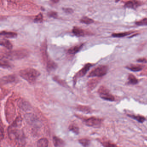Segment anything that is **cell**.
<instances>
[{
	"label": "cell",
	"mask_w": 147,
	"mask_h": 147,
	"mask_svg": "<svg viewBox=\"0 0 147 147\" xmlns=\"http://www.w3.org/2000/svg\"><path fill=\"white\" fill-rule=\"evenodd\" d=\"M47 69L49 72H51L56 68L57 65L52 60L49 59L47 63Z\"/></svg>",
	"instance_id": "obj_15"
},
{
	"label": "cell",
	"mask_w": 147,
	"mask_h": 147,
	"mask_svg": "<svg viewBox=\"0 0 147 147\" xmlns=\"http://www.w3.org/2000/svg\"><path fill=\"white\" fill-rule=\"evenodd\" d=\"M92 66V65L91 64V63H88L86 64V65L84 66V67L76 74V75L74 77V82H76V79H77V78L82 77V76L85 75L87 73L88 71L89 70V69H90V68H91Z\"/></svg>",
	"instance_id": "obj_7"
},
{
	"label": "cell",
	"mask_w": 147,
	"mask_h": 147,
	"mask_svg": "<svg viewBox=\"0 0 147 147\" xmlns=\"http://www.w3.org/2000/svg\"><path fill=\"white\" fill-rule=\"evenodd\" d=\"M101 144L104 147H118L116 144L109 142V141H105L101 142Z\"/></svg>",
	"instance_id": "obj_25"
},
{
	"label": "cell",
	"mask_w": 147,
	"mask_h": 147,
	"mask_svg": "<svg viewBox=\"0 0 147 147\" xmlns=\"http://www.w3.org/2000/svg\"><path fill=\"white\" fill-rule=\"evenodd\" d=\"M138 5H139L138 3L136 1H128L125 3V6L126 7H128V8L134 9V8H136L138 6Z\"/></svg>",
	"instance_id": "obj_18"
},
{
	"label": "cell",
	"mask_w": 147,
	"mask_h": 147,
	"mask_svg": "<svg viewBox=\"0 0 147 147\" xmlns=\"http://www.w3.org/2000/svg\"><path fill=\"white\" fill-rule=\"evenodd\" d=\"M73 33L77 37L84 36L86 35L85 31L81 28L78 27H74L73 28Z\"/></svg>",
	"instance_id": "obj_11"
},
{
	"label": "cell",
	"mask_w": 147,
	"mask_h": 147,
	"mask_svg": "<svg viewBox=\"0 0 147 147\" xmlns=\"http://www.w3.org/2000/svg\"><path fill=\"white\" fill-rule=\"evenodd\" d=\"M20 75L24 80L29 83H34L36 80L40 73L36 69L33 68H27L22 69L20 71Z\"/></svg>",
	"instance_id": "obj_1"
},
{
	"label": "cell",
	"mask_w": 147,
	"mask_h": 147,
	"mask_svg": "<svg viewBox=\"0 0 147 147\" xmlns=\"http://www.w3.org/2000/svg\"><path fill=\"white\" fill-rule=\"evenodd\" d=\"M49 141L46 138H42L38 141L37 147H48Z\"/></svg>",
	"instance_id": "obj_16"
},
{
	"label": "cell",
	"mask_w": 147,
	"mask_h": 147,
	"mask_svg": "<svg viewBox=\"0 0 147 147\" xmlns=\"http://www.w3.org/2000/svg\"><path fill=\"white\" fill-rule=\"evenodd\" d=\"M69 130L73 131L75 134H78L79 133V127L74 125H69Z\"/></svg>",
	"instance_id": "obj_28"
},
{
	"label": "cell",
	"mask_w": 147,
	"mask_h": 147,
	"mask_svg": "<svg viewBox=\"0 0 147 147\" xmlns=\"http://www.w3.org/2000/svg\"><path fill=\"white\" fill-rule=\"evenodd\" d=\"M136 24L138 26L147 25V18L144 19L136 23Z\"/></svg>",
	"instance_id": "obj_30"
},
{
	"label": "cell",
	"mask_w": 147,
	"mask_h": 147,
	"mask_svg": "<svg viewBox=\"0 0 147 147\" xmlns=\"http://www.w3.org/2000/svg\"><path fill=\"white\" fill-rule=\"evenodd\" d=\"M43 19V16L42 13H40L35 17L34 21L36 23H41L42 22Z\"/></svg>",
	"instance_id": "obj_26"
},
{
	"label": "cell",
	"mask_w": 147,
	"mask_h": 147,
	"mask_svg": "<svg viewBox=\"0 0 147 147\" xmlns=\"http://www.w3.org/2000/svg\"><path fill=\"white\" fill-rule=\"evenodd\" d=\"M1 36H4L7 38H14L17 37L18 34L16 32H7L5 31H1L0 33Z\"/></svg>",
	"instance_id": "obj_13"
},
{
	"label": "cell",
	"mask_w": 147,
	"mask_h": 147,
	"mask_svg": "<svg viewBox=\"0 0 147 147\" xmlns=\"http://www.w3.org/2000/svg\"><path fill=\"white\" fill-rule=\"evenodd\" d=\"M48 15L50 17L54 18H57V13L55 11H51L48 13Z\"/></svg>",
	"instance_id": "obj_31"
},
{
	"label": "cell",
	"mask_w": 147,
	"mask_h": 147,
	"mask_svg": "<svg viewBox=\"0 0 147 147\" xmlns=\"http://www.w3.org/2000/svg\"><path fill=\"white\" fill-rule=\"evenodd\" d=\"M128 79H129V83L130 84L135 85V84H137L138 82L137 79L134 76V75L132 74H130L129 75Z\"/></svg>",
	"instance_id": "obj_23"
},
{
	"label": "cell",
	"mask_w": 147,
	"mask_h": 147,
	"mask_svg": "<svg viewBox=\"0 0 147 147\" xmlns=\"http://www.w3.org/2000/svg\"><path fill=\"white\" fill-rule=\"evenodd\" d=\"M15 80V76L14 75L7 76L2 77L1 80V83L5 84V83H10L13 82Z\"/></svg>",
	"instance_id": "obj_10"
},
{
	"label": "cell",
	"mask_w": 147,
	"mask_h": 147,
	"mask_svg": "<svg viewBox=\"0 0 147 147\" xmlns=\"http://www.w3.org/2000/svg\"><path fill=\"white\" fill-rule=\"evenodd\" d=\"M129 117H130L131 118L133 119H136L137 121L140 123H143L144 122L145 120V118L143 116H141V115H128Z\"/></svg>",
	"instance_id": "obj_17"
},
{
	"label": "cell",
	"mask_w": 147,
	"mask_h": 147,
	"mask_svg": "<svg viewBox=\"0 0 147 147\" xmlns=\"http://www.w3.org/2000/svg\"><path fill=\"white\" fill-rule=\"evenodd\" d=\"M18 105L19 107L24 111H28L31 107L30 105H29V103L24 100H20L18 101Z\"/></svg>",
	"instance_id": "obj_9"
},
{
	"label": "cell",
	"mask_w": 147,
	"mask_h": 147,
	"mask_svg": "<svg viewBox=\"0 0 147 147\" xmlns=\"http://www.w3.org/2000/svg\"><path fill=\"white\" fill-rule=\"evenodd\" d=\"M127 68L134 72H138L142 70V68L140 66L136 65H131L127 67Z\"/></svg>",
	"instance_id": "obj_24"
},
{
	"label": "cell",
	"mask_w": 147,
	"mask_h": 147,
	"mask_svg": "<svg viewBox=\"0 0 147 147\" xmlns=\"http://www.w3.org/2000/svg\"><path fill=\"white\" fill-rule=\"evenodd\" d=\"M18 122L19 119L16 120L8 129V134L11 139L18 140L21 136V131L18 127Z\"/></svg>",
	"instance_id": "obj_3"
},
{
	"label": "cell",
	"mask_w": 147,
	"mask_h": 147,
	"mask_svg": "<svg viewBox=\"0 0 147 147\" xmlns=\"http://www.w3.org/2000/svg\"><path fill=\"white\" fill-rule=\"evenodd\" d=\"M0 45L9 50H11L13 48L12 44L9 40L6 39H1L0 41Z\"/></svg>",
	"instance_id": "obj_14"
},
{
	"label": "cell",
	"mask_w": 147,
	"mask_h": 147,
	"mask_svg": "<svg viewBox=\"0 0 147 147\" xmlns=\"http://www.w3.org/2000/svg\"><path fill=\"white\" fill-rule=\"evenodd\" d=\"M79 143L84 147H88L90 144V141L87 138H82L79 140Z\"/></svg>",
	"instance_id": "obj_19"
},
{
	"label": "cell",
	"mask_w": 147,
	"mask_h": 147,
	"mask_svg": "<svg viewBox=\"0 0 147 147\" xmlns=\"http://www.w3.org/2000/svg\"><path fill=\"white\" fill-rule=\"evenodd\" d=\"M1 67L3 68H8L11 67V65L6 59L2 58L1 59Z\"/></svg>",
	"instance_id": "obj_20"
},
{
	"label": "cell",
	"mask_w": 147,
	"mask_h": 147,
	"mask_svg": "<svg viewBox=\"0 0 147 147\" xmlns=\"http://www.w3.org/2000/svg\"><path fill=\"white\" fill-rule=\"evenodd\" d=\"M53 142L55 147H64L65 146V142L57 137H53Z\"/></svg>",
	"instance_id": "obj_8"
},
{
	"label": "cell",
	"mask_w": 147,
	"mask_h": 147,
	"mask_svg": "<svg viewBox=\"0 0 147 147\" xmlns=\"http://www.w3.org/2000/svg\"><path fill=\"white\" fill-rule=\"evenodd\" d=\"M53 79H54L55 81L56 82H57V83H59V84L61 85V86H67V84H66V82L64 81L63 80L59 79L57 76H55L53 78Z\"/></svg>",
	"instance_id": "obj_29"
},
{
	"label": "cell",
	"mask_w": 147,
	"mask_h": 147,
	"mask_svg": "<svg viewBox=\"0 0 147 147\" xmlns=\"http://www.w3.org/2000/svg\"><path fill=\"white\" fill-rule=\"evenodd\" d=\"M63 10L65 12L67 13H71L73 12V9H71V8H63Z\"/></svg>",
	"instance_id": "obj_32"
},
{
	"label": "cell",
	"mask_w": 147,
	"mask_h": 147,
	"mask_svg": "<svg viewBox=\"0 0 147 147\" xmlns=\"http://www.w3.org/2000/svg\"><path fill=\"white\" fill-rule=\"evenodd\" d=\"M108 67L107 66L100 65L95 68L93 70H92L88 75L89 77H100L104 76L107 73Z\"/></svg>",
	"instance_id": "obj_4"
},
{
	"label": "cell",
	"mask_w": 147,
	"mask_h": 147,
	"mask_svg": "<svg viewBox=\"0 0 147 147\" xmlns=\"http://www.w3.org/2000/svg\"><path fill=\"white\" fill-rule=\"evenodd\" d=\"M76 109L78 110V111L87 113H89L91 112V110H90L89 107L87 106H79L78 107H76Z\"/></svg>",
	"instance_id": "obj_22"
},
{
	"label": "cell",
	"mask_w": 147,
	"mask_h": 147,
	"mask_svg": "<svg viewBox=\"0 0 147 147\" xmlns=\"http://www.w3.org/2000/svg\"><path fill=\"white\" fill-rule=\"evenodd\" d=\"M131 33H132V32H123V33H115V34H113L112 35V36L114 37H123L125 36L131 34Z\"/></svg>",
	"instance_id": "obj_27"
},
{
	"label": "cell",
	"mask_w": 147,
	"mask_h": 147,
	"mask_svg": "<svg viewBox=\"0 0 147 147\" xmlns=\"http://www.w3.org/2000/svg\"><path fill=\"white\" fill-rule=\"evenodd\" d=\"M83 45H84V44H82L80 45L74 46V47L70 48V49L68 50V52L69 54H72V55L76 54V53L79 52V51L82 49Z\"/></svg>",
	"instance_id": "obj_12"
},
{
	"label": "cell",
	"mask_w": 147,
	"mask_h": 147,
	"mask_svg": "<svg viewBox=\"0 0 147 147\" xmlns=\"http://www.w3.org/2000/svg\"><path fill=\"white\" fill-rule=\"evenodd\" d=\"M83 123L86 125L94 128H98L101 126L102 119L98 118L92 117L83 120Z\"/></svg>",
	"instance_id": "obj_5"
},
{
	"label": "cell",
	"mask_w": 147,
	"mask_h": 147,
	"mask_svg": "<svg viewBox=\"0 0 147 147\" xmlns=\"http://www.w3.org/2000/svg\"><path fill=\"white\" fill-rule=\"evenodd\" d=\"M27 55L28 52L27 51L23 49L18 50L6 53L4 57V58L11 60H18L24 58Z\"/></svg>",
	"instance_id": "obj_2"
},
{
	"label": "cell",
	"mask_w": 147,
	"mask_h": 147,
	"mask_svg": "<svg viewBox=\"0 0 147 147\" xmlns=\"http://www.w3.org/2000/svg\"><path fill=\"white\" fill-rule=\"evenodd\" d=\"M98 92L100 96L103 99L110 101H113L115 100L114 97L109 93V91L106 88L103 87L100 88Z\"/></svg>",
	"instance_id": "obj_6"
},
{
	"label": "cell",
	"mask_w": 147,
	"mask_h": 147,
	"mask_svg": "<svg viewBox=\"0 0 147 147\" xmlns=\"http://www.w3.org/2000/svg\"><path fill=\"white\" fill-rule=\"evenodd\" d=\"M3 129L2 128V126H1V140H2V139H3V137H4V134H3V132L2 131V130H3Z\"/></svg>",
	"instance_id": "obj_34"
},
{
	"label": "cell",
	"mask_w": 147,
	"mask_h": 147,
	"mask_svg": "<svg viewBox=\"0 0 147 147\" xmlns=\"http://www.w3.org/2000/svg\"><path fill=\"white\" fill-rule=\"evenodd\" d=\"M81 23L82 24H90L94 23V20L92 19L89 18L87 17H83L80 20Z\"/></svg>",
	"instance_id": "obj_21"
},
{
	"label": "cell",
	"mask_w": 147,
	"mask_h": 147,
	"mask_svg": "<svg viewBox=\"0 0 147 147\" xmlns=\"http://www.w3.org/2000/svg\"><path fill=\"white\" fill-rule=\"evenodd\" d=\"M137 61L140 63H146L147 61L145 59H139L137 60Z\"/></svg>",
	"instance_id": "obj_33"
}]
</instances>
